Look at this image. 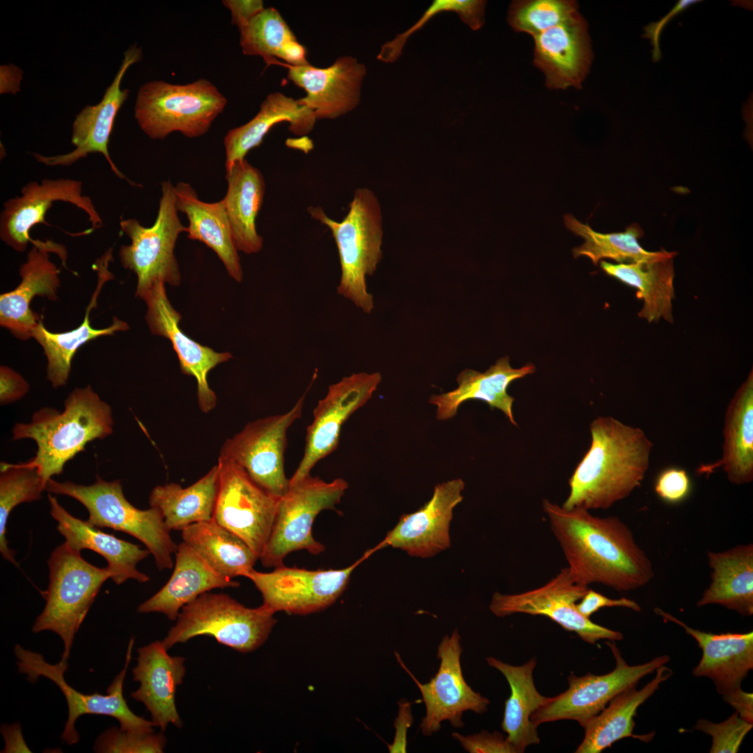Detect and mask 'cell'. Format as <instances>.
Instances as JSON below:
<instances>
[{"mask_svg":"<svg viewBox=\"0 0 753 753\" xmlns=\"http://www.w3.org/2000/svg\"><path fill=\"white\" fill-rule=\"evenodd\" d=\"M542 509L567 567L579 582L628 591L654 577L650 558L618 517H599L579 508L565 509L547 499L543 500Z\"/></svg>","mask_w":753,"mask_h":753,"instance_id":"obj_1","label":"cell"},{"mask_svg":"<svg viewBox=\"0 0 753 753\" xmlns=\"http://www.w3.org/2000/svg\"><path fill=\"white\" fill-rule=\"evenodd\" d=\"M590 430L591 444L569 480L565 509L607 510L639 487L649 467L653 443L641 429L600 416Z\"/></svg>","mask_w":753,"mask_h":753,"instance_id":"obj_2","label":"cell"},{"mask_svg":"<svg viewBox=\"0 0 753 753\" xmlns=\"http://www.w3.org/2000/svg\"><path fill=\"white\" fill-rule=\"evenodd\" d=\"M113 426L110 406L88 385L68 395L63 411L43 407L33 414L30 423H16L12 439L36 442V455L27 463L37 469L46 487L88 443L111 435Z\"/></svg>","mask_w":753,"mask_h":753,"instance_id":"obj_3","label":"cell"},{"mask_svg":"<svg viewBox=\"0 0 753 753\" xmlns=\"http://www.w3.org/2000/svg\"><path fill=\"white\" fill-rule=\"evenodd\" d=\"M307 211L330 229L335 241L341 267L338 294L370 314L374 303L366 277L374 273L382 257L381 213L377 198L367 188L357 189L341 222L328 217L319 206H310Z\"/></svg>","mask_w":753,"mask_h":753,"instance_id":"obj_4","label":"cell"},{"mask_svg":"<svg viewBox=\"0 0 753 753\" xmlns=\"http://www.w3.org/2000/svg\"><path fill=\"white\" fill-rule=\"evenodd\" d=\"M45 490L78 501L87 510L86 521L92 526L112 528L138 539L154 557L158 570L172 568V554L178 545L161 512L153 507L140 510L133 506L125 497L120 480L108 482L97 475L93 484L84 485L52 478Z\"/></svg>","mask_w":753,"mask_h":753,"instance_id":"obj_5","label":"cell"},{"mask_svg":"<svg viewBox=\"0 0 753 753\" xmlns=\"http://www.w3.org/2000/svg\"><path fill=\"white\" fill-rule=\"evenodd\" d=\"M47 565L46 602L32 631L50 630L57 634L64 647L61 662L68 663L75 636L102 585L112 575L107 567L98 568L87 562L79 551L66 542L53 551Z\"/></svg>","mask_w":753,"mask_h":753,"instance_id":"obj_6","label":"cell"},{"mask_svg":"<svg viewBox=\"0 0 753 753\" xmlns=\"http://www.w3.org/2000/svg\"><path fill=\"white\" fill-rule=\"evenodd\" d=\"M264 604L248 608L224 593L205 592L180 611L176 623L162 641L169 650L197 636H211L241 653L262 646L277 623Z\"/></svg>","mask_w":753,"mask_h":753,"instance_id":"obj_7","label":"cell"},{"mask_svg":"<svg viewBox=\"0 0 753 753\" xmlns=\"http://www.w3.org/2000/svg\"><path fill=\"white\" fill-rule=\"evenodd\" d=\"M226 105L225 97L207 79L186 84L155 80L139 88L135 116L151 139H162L173 132L194 138L208 130Z\"/></svg>","mask_w":753,"mask_h":753,"instance_id":"obj_8","label":"cell"},{"mask_svg":"<svg viewBox=\"0 0 753 753\" xmlns=\"http://www.w3.org/2000/svg\"><path fill=\"white\" fill-rule=\"evenodd\" d=\"M348 487L343 478L326 482L311 474L290 485L280 499L270 536L259 556L262 565H281L289 554L298 550L314 555L324 552L325 547L312 535L314 521L321 511L335 510Z\"/></svg>","mask_w":753,"mask_h":753,"instance_id":"obj_9","label":"cell"},{"mask_svg":"<svg viewBox=\"0 0 753 753\" xmlns=\"http://www.w3.org/2000/svg\"><path fill=\"white\" fill-rule=\"evenodd\" d=\"M162 196L154 224L149 227L135 219L120 221L123 233L130 244L121 245L119 256L122 266L137 277L136 296L141 298L156 282L173 286L181 282V274L174 254L178 235L187 231L178 215L174 186L169 181L161 183Z\"/></svg>","mask_w":753,"mask_h":753,"instance_id":"obj_10","label":"cell"},{"mask_svg":"<svg viewBox=\"0 0 753 753\" xmlns=\"http://www.w3.org/2000/svg\"><path fill=\"white\" fill-rule=\"evenodd\" d=\"M134 642V637L130 638L124 667L108 687L105 695L99 693L85 694L69 685L64 678L68 663L60 661L56 664H51L45 660L42 655L24 649L19 644L15 646L14 653L20 673L26 674L27 679L32 683L36 682L40 676H44L53 681L63 692L68 705V716L61 738L68 745L78 742L79 737L75 729V722L79 717L85 714L114 717L119 721L120 729L123 731L143 733L153 732V727L155 726L153 722L135 715L129 708L123 697V682L132 657Z\"/></svg>","mask_w":753,"mask_h":753,"instance_id":"obj_11","label":"cell"},{"mask_svg":"<svg viewBox=\"0 0 753 753\" xmlns=\"http://www.w3.org/2000/svg\"><path fill=\"white\" fill-rule=\"evenodd\" d=\"M307 391L287 412L259 418L227 439L220 457L243 468L252 479L273 496L281 498L290 480L284 472L287 432L302 416Z\"/></svg>","mask_w":753,"mask_h":753,"instance_id":"obj_12","label":"cell"},{"mask_svg":"<svg viewBox=\"0 0 753 753\" xmlns=\"http://www.w3.org/2000/svg\"><path fill=\"white\" fill-rule=\"evenodd\" d=\"M372 554L367 549L361 558L342 569L312 570L282 564L269 572L252 568L241 576L252 581L261 594L263 604L274 613L304 615L334 603L345 590L353 570Z\"/></svg>","mask_w":753,"mask_h":753,"instance_id":"obj_13","label":"cell"},{"mask_svg":"<svg viewBox=\"0 0 753 753\" xmlns=\"http://www.w3.org/2000/svg\"><path fill=\"white\" fill-rule=\"evenodd\" d=\"M616 660L611 671L603 675L588 673L583 676L571 674L568 688L550 699L531 717L538 727L545 722L572 720L584 726L597 715L620 692L636 686L644 676L669 661L668 655H660L646 663L629 665L621 655L614 641H607Z\"/></svg>","mask_w":753,"mask_h":753,"instance_id":"obj_14","label":"cell"},{"mask_svg":"<svg viewBox=\"0 0 753 753\" xmlns=\"http://www.w3.org/2000/svg\"><path fill=\"white\" fill-rule=\"evenodd\" d=\"M218 487L213 519L259 556L270 536L280 498L270 494L238 464L218 457Z\"/></svg>","mask_w":753,"mask_h":753,"instance_id":"obj_15","label":"cell"},{"mask_svg":"<svg viewBox=\"0 0 753 753\" xmlns=\"http://www.w3.org/2000/svg\"><path fill=\"white\" fill-rule=\"evenodd\" d=\"M588 588L565 567L540 587L516 594L494 593L489 609L498 617L514 614L548 617L591 644L601 639L622 640L621 632L596 624L577 611L576 604Z\"/></svg>","mask_w":753,"mask_h":753,"instance_id":"obj_16","label":"cell"},{"mask_svg":"<svg viewBox=\"0 0 753 753\" xmlns=\"http://www.w3.org/2000/svg\"><path fill=\"white\" fill-rule=\"evenodd\" d=\"M462 652L460 635L455 629L450 636L442 639L437 648L439 669L430 681L424 684L416 678L397 653L400 665L416 683L425 705L426 714L420 724L424 736L436 733L444 720H448L454 728L463 727L462 717L466 711L481 714L487 710L489 699L473 690L464 680L460 664Z\"/></svg>","mask_w":753,"mask_h":753,"instance_id":"obj_17","label":"cell"},{"mask_svg":"<svg viewBox=\"0 0 753 753\" xmlns=\"http://www.w3.org/2000/svg\"><path fill=\"white\" fill-rule=\"evenodd\" d=\"M381 381L379 372L354 373L328 386L313 411L307 428L304 454L290 485L310 474L321 459L338 447L343 424L372 397Z\"/></svg>","mask_w":753,"mask_h":753,"instance_id":"obj_18","label":"cell"},{"mask_svg":"<svg viewBox=\"0 0 753 753\" xmlns=\"http://www.w3.org/2000/svg\"><path fill=\"white\" fill-rule=\"evenodd\" d=\"M70 203L88 215L93 229L102 227V220L88 196L83 194L82 183L70 178L44 179L40 183L31 181L21 190L20 197L10 198L3 204L0 215V238L17 252L27 248L31 229L38 223H45V215L54 201Z\"/></svg>","mask_w":753,"mask_h":753,"instance_id":"obj_19","label":"cell"},{"mask_svg":"<svg viewBox=\"0 0 753 753\" xmlns=\"http://www.w3.org/2000/svg\"><path fill=\"white\" fill-rule=\"evenodd\" d=\"M26 260L19 270L21 282L13 290L0 296V324L21 340L32 337L41 320L31 306L37 296L50 301L58 299L59 270L51 260L50 253L58 254L63 263L66 259L64 247L51 241L33 240Z\"/></svg>","mask_w":753,"mask_h":753,"instance_id":"obj_20","label":"cell"},{"mask_svg":"<svg viewBox=\"0 0 753 753\" xmlns=\"http://www.w3.org/2000/svg\"><path fill=\"white\" fill-rule=\"evenodd\" d=\"M141 58V48L137 45L130 47L124 53L121 65L101 101L96 105H86L76 116L71 137L75 149L66 154L51 156L33 153L36 160L47 166L66 167L86 158L90 153H99L105 157L118 177L137 185L116 167L109 155L108 144L116 114L129 93L128 89H121L122 79L128 68Z\"/></svg>","mask_w":753,"mask_h":753,"instance_id":"obj_21","label":"cell"},{"mask_svg":"<svg viewBox=\"0 0 753 753\" xmlns=\"http://www.w3.org/2000/svg\"><path fill=\"white\" fill-rule=\"evenodd\" d=\"M142 298L147 305L146 319L151 333L169 340L181 372L197 380L200 410L210 412L216 406L217 397L208 386L207 375L218 365L231 358V354L216 352L196 342L182 331L179 327L181 316L171 305L163 282L155 283Z\"/></svg>","mask_w":753,"mask_h":753,"instance_id":"obj_22","label":"cell"},{"mask_svg":"<svg viewBox=\"0 0 753 753\" xmlns=\"http://www.w3.org/2000/svg\"><path fill=\"white\" fill-rule=\"evenodd\" d=\"M464 488L460 478L436 485L431 499L418 510L402 515L396 526L374 547L375 551L390 546L425 558L448 549L452 511L463 499Z\"/></svg>","mask_w":753,"mask_h":753,"instance_id":"obj_23","label":"cell"},{"mask_svg":"<svg viewBox=\"0 0 753 753\" xmlns=\"http://www.w3.org/2000/svg\"><path fill=\"white\" fill-rule=\"evenodd\" d=\"M284 66L288 79L306 91L298 102L311 109L317 120L335 119L358 106L366 68L356 58L341 56L323 68L310 63Z\"/></svg>","mask_w":753,"mask_h":753,"instance_id":"obj_24","label":"cell"},{"mask_svg":"<svg viewBox=\"0 0 753 753\" xmlns=\"http://www.w3.org/2000/svg\"><path fill=\"white\" fill-rule=\"evenodd\" d=\"M534 64L553 89L581 88L593 61L586 20L577 13L533 37Z\"/></svg>","mask_w":753,"mask_h":753,"instance_id":"obj_25","label":"cell"},{"mask_svg":"<svg viewBox=\"0 0 753 753\" xmlns=\"http://www.w3.org/2000/svg\"><path fill=\"white\" fill-rule=\"evenodd\" d=\"M162 641H155L139 648L134 680L140 683L131 697L142 702L151 715L155 727L165 731L169 724L183 727L178 713L175 695L178 685L185 674V660L181 656H172Z\"/></svg>","mask_w":753,"mask_h":753,"instance_id":"obj_26","label":"cell"},{"mask_svg":"<svg viewBox=\"0 0 753 753\" xmlns=\"http://www.w3.org/2000/svg\"><path fill=\"white\" fill-rule=\"evenodd\" d=\"M664 621L682 627L702 650V657L692 674L710 678L722 696L741 687L753 669V632L713 634L694 629L671 614L655 608Z\"/></svg>","mask_w":753,"mask_h":753,"instance_id":"obj_27","label":"cell"},{"mask_svg":"<svg viewBox=\"0 0 753 753\" xmlns=\"http://www.w3.org/2000/svg\"><path fill=\"white\" fill-rule=\"evenodd\" d=\"M48 500L50 515L56 521L57 530L65 542L77 551L90 549L101 555L116 584L130 579L140 583L150 580L148 575L137 569V563L151 554L147 549L105 533L87 521L73 516L50 494Z\"/></svg>","mask_w":753,"mask_h":753,"instance_id":"obj_28","label":"cell"},{"mask_svg":"<svg viewBox=\"0 0 753 753\" xmlns=\"http://www.w3.org/2000/svg\"><path fill=\"white\" fill-rule=\"evenodd\" d=\"M535 367L532 363L520 368L510 364L508 356L500 358L484 372L465 369L457 377V387L447 393L432 395L429 402L436 406V418L446 420L452 418L459 406L470 400H479L492 409L501 411L510 422L517 425L512 413L515 398L508 388L515 380L533 374Z\"/></svg>","mask_w":753,"mask_h":753,"instance_id":"obj_29","label":"cell"},{"mask_svg":"<svg viewBox=\"0 0 753 753\" xmlns=\"http://www.w3.org/2000/svg\"><path fill=\"white\" fill-rule=\"evenodd\" d=\"M174 568L161 589L137 607L139 613H162L176 621L181 609L201 594L215 588H238L240 584L213 570L183 542L178 545Z\"/></svg>","mask_w":753,"mask_h":753,"instance_id":"obj_30","label":"cell"},{"mask_svg":"<svg viewBox=\"0 0 753 753\" xmlns=\"http://www.w3.org/2000/svg\"><path fill=\"white\" fill-rule=\"evenodd\" d=\"M655 676L644 687L637 690L629 687L615 696L597 715L584 726V737L576 749L577 753H600L613 743L625 738L632 737L644 743L651 741L654 732L637 735L634 717L638 708L659 688L660 685L673 674L665 664L659 667Z\"/></svg>","mask_w":753,"mask_h":753,"instance_id":"obj_31","label":"cell"},{"mask_svg":"<svg viewBox=\"0 0 753 753\" xmlns=\"http://www.w3.org/2000/svg\"><path fill=\"white\" fill-rule=\"evenodd\" d=\"M227 190L222 199L234 245L245 254L259 252L263 238L256 218L263 204L265 183L261 172L245 158L226 169Z\"/></svg>","mask_w":753,"mask_h":753,"instance_id":"obj_32","label":"cell"},{"mask_svg":"<svg viewBox=\"0 0 753 753\" xmlns=\"http://www.w3.org/2000/svg\"><path fill=\"white\" fill-rule=\"evenodd\" d=\"M722 457L702 466L699 471L712 472L722 467L728 480L735 485L753 480V375L736 392L725 413Z\"/></svg>","mask_w":753,"mask_h":753,"instance_id":"obj_33","label":"cell"},{"mask_svg":"<svg viewBox=\"0 0 753 753\" xmlns=\"http://www.w3.org/2000/svg\"><path fill=\"white\" fill-rule=\"evenodd\" d=\"M108 262L109 261L107 259H102L101 268L98 270L97 288L87 306L84 320L78 327L66 332L53 333L45 327L41 319L33 331L32 337L42 347L47 358V379L54 388L66 385L72 360L79 347L98 337L113 335L116 332L129 328L126 322L116 317H113L112 324L107 328H95L91 325L90 311L96 306L102 286L111 277L107 269Z\"/></svg>","mask_w":753,"mask_h":753,"instance_id":"obj_34","label":"cell"},{"mask_svg":"<svg viewBox=\"0 0 753 753\" xmlns=\"http://www.w3.org/2000/svg\"><path fill=\"white\" fill-rule=\"evenodd\" d=\"M176 205L186 215L188 238L199 241L211 248L222 261L228 274L236 281L243 279L238 250L234 245L227 213L222 200H200L190 184L180 182L174 186Z\"/></svg>","mask_w":753,"mask_h":753,"instance_id":"obj_35","label":"cell"},{"mask_svg":"<svg viewBox=\"0 0 753 753\" xmlns=\"http://www.w3.org/2000/svg\"><path fill=\"white\" fill-rule=\"evenodd\" d=\"M676 254L662 250L660 256L647 261L629 264L601 261L600 265L608 275L637 289V296L644 301L639 312L641 318L650 323L663 318L671 323Z\"/></svg>","mask_w":753,"mask_h":753,"instance_id":"obj_36","label":"cell"},{"mask_svg":"<svg viewBox=\"0 0 753 753\" xmlns=\"http://www.w3.org/2000/svg\"><path fill=\"white\" fill-rule=\"evenodd\" d=\"M486 660L504 676L510 685L511 692L505 701L501 727L517 753H522L528 746L540 743L538 726L531 717L550 699L535 686L533 674L537 662L533 658L523 665L514 666L494 657H487Z\"/></svg>","mask_w":753,"mask_h":753,"instance_id":"obj_37","label":"cell"},{"mask_svg":"<svg viewBox=\"0 0 753 753\" xmlns=\"http://www.w3.org/2000/svg\"><path fill=\"white\" fill-rule=\"evenodd\" d=\"M316 120L314 112L301 105L298 100L280 92L268 94L253 119L229 130L225 136V169L244 159L252 149L259 146L275 124L287 121L290 124L291 132L303 135L312 130Z\"/></svg>","mask_w":753,"mask_h":753,"instance_id":"obj_38","label":"cell"},{"mask_svg":"<svg viewBox=\"0 0 753 753\" xmlns=\"http://www.w3.org/2000/svg\"><path fill=\"white\" fill-rule=\"evenodd\" d=\"M711 581L698 607L720 604L743 616L753 614V545L708 553Z\"/></svg>","mask_w":753,"mask_h":753,"instance_id":"obj_39","label":"cell"},{"mask_svg":"<svg viewBox=\"0 0 753 753\" xmlns=\"http://www.w3.org/2000/svg\"><path fill=\"white\" fill-rule=\"evenodd\" d=\"M218 464L188 487L176 483L155 486L151 492L150 507L158 509L167 527L182 531L188 526L213 519L218 487Z\"/></svg>","mask_w":753,"mask_h":753,"instance_id":"obj_40","label":"cell"},{"mask_svg":"<svg viewBox=\"0 0 753 753\" xmlns=\"http://www.w3.org/2000/svg\"><path fill=\"white\" fill-rule=\"evenodd\" d=\"M181 538L213 570L231 579L241 576L259 559L242 539L213 519L188 526Z\"/></svg>","mask_w":753,"mask_h":753,"instance_id":"obj_41","label":"cell"},{"mask_svg":"<svg viewBox=\"0 0 753 753\" xmlns=\"http://www.w3.org/2000/svg\"><path fill=\"white\" fill-rule=\"evenodd\" d=\"M240 45L244 54L260 56L267 65L309 64L305 47L296 39L279 11L264 8L239 30Z\"/></svg>","mask_w":753,"mask_h":753,"instance_id":"obj_42","label":"cell"},{"mask_svg":"<svg viewBox=\"0 0 753 753\" xmlns=\"http://www.w3.org/2000/svg\"><path fill=\"white\" fill-rule=\"evenodd\" d=\"M564 222L570 231L584 240L581 245L573 249L574 257H588L595 265L604 259H610L618 264L637 263L657 257L662 252V250L649 252L640 245L638 239L644 232L636 224L629 226L623 232L602 234L594 231L588 224L579 222L572 215H565Z\"/></svg>","mask_w":753,"mask_h":753,"instance_id":"obj_43","label":"cell"},{"mask_svg":"<svg viewBox=\"0 0 753 753\" xmlns=\"http://www.w3.org/2000/svg\"><path fill=\"white\" fill-rule=\"evenodd\" d=\"M0 469V552L5 560L17 565L6 535L9 515L19 504L40 499L45 485L37 469L27 462H1Z\"/></svg>","mask_w":753,"mask_h":753,"instance_id":"obj_44","label":"cell"},{"mask_svg":"<svg viewBox=\"0 0 753 753\" xmlns=\"http://www.w3.org/2000/svg\"><path fill=\"white\" fill-rule=\"evenodd\" d=\"M577 13V3L571 0L514 1L508 9V22L515 31L534 37Z\"/></svg>","mask_w":753,"mask_h":753,"instance_id":"obj_45","label":"cell"},{"mask_svg":"<svg viewBox=\"0 0 753 753\" xmlns=\"http://www.w3.org/2000/svg\"><path fill=\"white\" fill-rule=\"evenodd\" d=\"M486 4L483 0H434L414 24L382 45L377 59L386 63L396 61L409 38L439 13L455 12L472 30L478 31L485 23Z\"/></svg>","mask_w":753,"mask_h":753,"instance_id":"obj_46","label":"cell"},{"mask_svg":"<svg viewBox=\"0 0 753 753\" xmlns=\"http://www.w3.org/2000/svg\"><path fill=\"white\" fill-rule=\"evenodd\" d=\"M166 743L162 733H143L112 727L98 736L93 749L104 753H161Z\"/></svg>","mask_w":753,"mask_h":753,"instance_id":"obj_47","label":"cell"},{"mask_svg":"<svg viewBox=\"0 0 753 753\" xmlns=\"http://www.w3.org/2000/svg\"><path fill=\"white\" fill-rule=\"evenodd\" d=\"M752 727L753 724L746 722L735 712L720 723L699 719L694 729L712 737L710 753H736Z\"/></svg>","mask_w":753,"mask_h":753,"instance_id":"obj_48","label":"cell"},{"mask_svg":"<svg viewBox=\"0 0 753 753\" xmlns=\"http://www.w3.org/2000/svg\"><path fill=\"white\" fill-rule=\"evenodd\" d=\"M452 737L469 753H517L507 738L498 731H482L469 736L453 732Z\"/></svg>","mask_w":753,"mask_h":753,"instance_id":"obj_49","label":"cell"},{"mask_svg":"<svg viewBox=\"0 0 753 753\" xmlns=\"http://www.w3.org/2000/svg\"><path fill=\"white\" fill-rule=\"evenodd\" d=\"M690 489L687 472L679 468H669L659 475L655 485L656 494L663 500L676 503L684 499Z\"/></svg>","mask_w":753,"mask_h":753,"instance_id":"obj_50","label":"cell"},{"mask_svg":"<svg viewBox=\"0 0 753 753\" xmlns=\"http://www.w3.org/2000/svg\"><path fill=\"white\" fill-rule=\"evenodd\" d=\"M613 607L628 608L637 612L641 611L640 606L634 600L626 598H609L590 588L576 604L577 611L588 618L602 608Z\"/></svg>","mask_w":753,"mask_h":753,"instance_id":"obj_51","label":"cell"},{"mask_svg":"<svg viewBox=\"0 0 753 753\" xmlns=\"http://www.w3.org/2000/svg\"><path fill=\"white\" fill-rule=\"evenodd\" d=\"M30 386L23 376L10 368L0 367V403L1 405L13 403L29 392Z\"/></svg>","mask_w":753,"mask_h":753,"instance_id":"obj_52","label":"cell"},{"mask_svg":"<svg viewBox=\"0 0 753 753\" xmlns=\"http://www.w3.org/2000/svg\"><path fill=\"white\" fill-rule=\"evenodd\" d=\"M699 2L697 0H680L676 6L664 17L658 22H652L644 27L645 33L643 37L651 40L653 46L652 58L654 62L660 60L662 53L660 47V38L662 30L674 17L687 9L691 5Z\"/></svg>","mask_w":753,"mask_h":753,"instance_id":"obj_53","label":"cell"},{"mask_svg":"<svg viewBox=\"0 0 753 753\" xmlns=\"http://www.w3.org/2000/svg\"><path fill=\"white\" fill-rule=\"evenodd\" d=\"M413 722L411 703L407 700L399 701V711L394 727L395 734L393 742L388 745L390 753H405L407 746V731Z\"/></svg>","mask_w":753,"mask_h":753,"instance_id":"obj_54","label":"cell"},{"mask_svg":"<svg viewBox=\"0 0 753 753\" xmlns=\"http://www.w3.org/2000/svg\"><path fill=\"white\" fill-rule=\"evenodd\" d=\"M222 3L230 10L231 24L236 25L238 30L245 26L265 8L261 0H225Z\"/></svg>","mask_w":753,"mask_h":753,"instance_id":"obj_55","label":"cell"},{"mask_svg":"<svg viewBox=\"0 0 753 753\" xmlns=\"http://www.w3.org/2000/svg\"><path fill=\"white\" fill-rule=\"evenodd\" d=\"M723 700L732 706L738 715L746 722L753 724V694L743 691L741 687L722 696Z\"/></svg>","mask_w":753,"mask_h":753,"instance_id":"obj_56","label":"cell"},{"mask_svg":"<svg viewBox=\"0 0 753 753\" xmlns=\"http://www.w3.org/2000/svg\"><path fill=\"white\" fill-rule=\"evenodd\" d=\"M1 732L5 740V748L1 752H30L23 738L21 727L18 723L11 725L2 724Z\"/></svg>","mask_w":753,"mask_h":753,"instance_id":"obj_57","label":"cell"},{"mask_svg":"<svg viewBox=\"0 0 753 753\" xmlns=\"http://www.w3.org/2000/svg\"><path fill=\"white\" fill-rule=\"evenodd\" d=\"M22 74V71L15 65L8 64L1 66V93H11L15 94L19 92Z\"/></svg>","mask_w":753,"mask_h":753,"instance_id":"obj_58","label":"cell"}]
</instances>
